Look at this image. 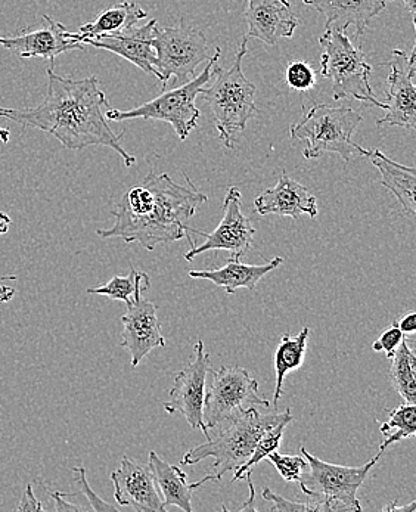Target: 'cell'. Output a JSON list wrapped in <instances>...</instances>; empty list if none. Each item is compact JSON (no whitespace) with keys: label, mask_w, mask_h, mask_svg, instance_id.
I'll return each instance as SVG.
<instances>
[{"label":"cell","mask_w":416,"mask_h":512,"mask_svg":"<svg viewBox=\"0 0 416 512\" xmlns=\"http://www.w3.org/2000/svg\"><path fill=\"white\" fill-rule=\"evenodd\" d=\"M48 95L42 104L33 108H0L2 119L24 127L39 129L57 138L68 150H85L93 145L108 147L123 158L126 167H132V157L120 144V136L111 129L105 117L110 108L107 96L99 89L95 76L88 79H65L48 71Z\"/></svg>","instance_id":"cell-1"},{"label":"cell","mask_w":416,"mask_h":512,"mask_svg":"<svg viewBox=\"0 0 416 512\" xmlns=\"http://www.w3.org/2000/svg\"><path fill=\"white\" fill-rule=\"evenodd\" d=\"M186 186L179 185L167 173L149 172L141 186L130 188L111 211L116 223L110 229H98L104 240L120 238L130 244L139 242L152 251L158 244H169L186 238L194 247L191 234L200 229L186 225L208 197L186 176Z\"/></svg>","instance_id":"cell-2"},{"label":"cell","mask_w":416,"mask_h":512,"mask_svg":"<svg viewBox=\"0 0 416 512\" xmlns=\"http://www.w3.org/2000/svg\"><path fill=\"white\" fill-rule=\"evenodd\" d=\"M291 409L284 412L262 414L259 408L239 411L225 420L207 428L206 442L195 446L183 455L182 465H195L206 458H213V471L200 480L201 486L219 482L228 471L238 470L250 459L260 436L268 428L282 421H293Z\"/></svg>","instance_id":"cell-3"},{"label":"cell","mask_w":416,"mask_h":512,"mask_svg":"<svg viewBox=\"0 0 416 512\" xmlns=\"http://www.w3.org/2000/svg\"><path fill=\"white\" fill-rule=\"evenodd\" d=\"M248 37L242 39L234 64L228 71L216 68V82L204 89V96L216 124L219 138L229 150L237 144L238 136L247 126L248 120L257 113L256 85L251 83L242 71V60L247 55Z\"/></svg>","instance_id":"cell-4"},{"label":"cell","mask_w":416,"mask_h":512,"mask_svg":"<svg viewBox=\"0 0 416 512\" xmlns=\"http://www.w3.org/2000/svg\"><path fill=\"white\" fill-rule=\"evenodd\" d=\"M301 453L306 458L307 470L298 484L301 492L312 499L310 504L315 505L318 512L362 511L357 492L365 483L369 471L380 461L383 452L378 451L362 467L329 464L307 451L304 446Z\"/></svg>","instance_id":"cell-5"},{"label":"cell","mask_w":416,"mask_h":512,"mask_svg":"<svg viewBox=\"0 0 416 512\" xmlns=\"http://www.w3.org/2000/svg\"><path fill=\"white\" fill-rule=\"evenodd\" d=\"M362 123V114L350 107H332L318 104L306 116L291 126V138L304 142V158L315 160L328 152H335L350 163L357 147L353 133Z\"/></svg>","instance_id":"cell-6"},{"label":"cell","mask_w":416,"mask_h":512,"mask_svg":"<svg viewBox=\"0 0 416 512\" xmlns=\"http://www.w3.org/2000/svg\"><path fill=\"white\" fill-rule=\"evenodd\" d=\"M324 54L321 57V74L332 82L335 101L353 98L374 107L384 108L369 85L371 64L366 61L362 49L356 48L346 31L328 29L319 39Z\"/></svg>","instance_id":"cell-7"},{"label":"cell","mask_w":416,"mask_h":512,"mask_svg":"<svg viewBox=\"0 0 416 512\" xmlns=\"http://www.w3.org/2000/svg\"><path fill=\"white\" fill-rule=\"evenodd\" d=\"M220 54L211 58L207 62L203 73L198 74L194 79L189 80L180 88L172 89L161 93L152 101L145 102L141 107L133 108V110L121 111L108 108L105 111V117L111 121H124L132 119L145 120H161L172 124L176 135L180 141H185L189 133L197 127L198 119H200V110H198L195 101L198 96L207 88L208 82L213 79L216 74L214 65L219 61Z\"/></svg>","instance_id":"cell-8"},{"label":"cell","mask_w":416,"mask_h":512,"mask_svg":"<svg viewBox=\"0 0 416 512\" xmlns=\"http://www.w3.org/2000/svg\"><path fill=\"white\" fill-rule=\"evenodd\" d=\"M152 48L155 52V68L160 74L161 82L167 83L170 77L186 80L195 76V71L203 62L220 54V48L214 46L204 36L203 31L192 27H164L158 23L152 30Z\"/></svg>","instance_id":"cell-9"},{"label":"cell","mask_w":416,"mask_h":512,"mask_svg":"<svg viewBox=\"0 0 416 512\" xmlns=\"http://www.w3.org/2000/svg\"><path fill=\"white\" fill-rule=\"evenodd\" d=\"M213 381L204 397V422L207 428L250 408H270V402L259 394V383L247 369L222 366L211 371Z\"/></svg>","instance_id":"cell-10"},{"label":"cell","mask_w":416,"mask_h":512,"mask_svg":"<svg viewBox=\"0 0 416 512\" xmlns=\"http://www.w3.org/2000/svg\"><path fill=\"white\" fill-rule=\"evenodd\" d=\"M241 198V192L237 186H229L223 201L222 222L211 234L198 231V235L206 238V241L191 247V250L185 254L188 262H192L195 257L208 251L225 250L231 253L232 259H241L250 251L254 244L256 229L253 228L250 217L242 213Z\"/></svg>","instance_id":"cell-11"},{"label":"cell","mask_w":416,"mask_h":512,"mask_svg":"<svg viewBox=\"0 0 416 512\" xmlns=\"http://www.w3.org/2000/svg\"><path fill=\"white\" fill-rule=\"evenodd\" d=\"M210 372V355L204 349V341L195 344L194 359L175 377L169 402L164 403L167 414L183 415L192 430L207 434L204 422V397H206L207 374Z\"/></svg>","instance_id":"cell-12"},{"label":"cell","mask_w":416,"mask_h":512,"mask_svg":"<svg viewBox=\"0 0 416 512\" xmlns=\"http://www.w3.org/2000/svg\"><path fill=\"white\" fill-rule=\"evenodd\" d=\"M151 282H142L133 294L132 302L127 304L126 315L121 316L120 346L129 350L130 365L138 368L139 363L157 349L166 347V338L161 332L160 319L157 316V306L149 300L144 299V293L148 290Z\"/></svg>","instance_id":"cell-13"},{"label":"cell","mask_w":416,"mask_h":512,"mask_svg":"<svg viewBox=\"0 0 416 512\" xmlns=\"http://www.w3.org/2000/svg\"><path fill=\"white\" fill-rule=\"evenodd\" d=\"M390 67L388 74L387 102L383 110V119L377 120L380 129L386 126H399L403 129L415 130L416 127V48L411 54L394 49L391 61L386 62Z\"/></svg>","instance_id":"cell-14"},{"label":"cell","mask_w":416,"mask_h":512,"mask_svg":"<svg viewBox=\"0 0 416 512\" xmlns=\"http://www.w3.org/2000/svg\"><path fill=\"white\" fill-rule=\"evenodd\" d=\"M0 45L20 58H43L54 67L55 58L65 52L83 49V43L68 37V30L49 15H43L40 29H26L12 37H0Z\"/></svg>","instance_id":"cell-15"},{"label":"cell","mask_w":416,"mask_h":512,"mask_svg":"<svg viewBox=\"0 0 416 512\" xmlns=\"http://www.w3.org/2000/svg\"><path fill=\"white\" fill-rule=\"evenodd\" d=\"M114 498L120 507H132L138 512H164L163 499L157 490L149 465H141L123 456L119 470L111 473Z\"/></svg>","instance_id":"cell-16"},{"label":"cell","mask_w":416,"mask_h":512,"mask_svg":"<svg viewBox=\"0 0 416 512\" xmlns=\"http://www.w3.org/2000/svg\"><path fill=\"white\" fill-rule=\"evenodd\" d=\"M245 23L248 39H259L275 46L282 37L294 36L298 23L288 0H247Z\"/></svg>","instance_id":"cell-17"},{"label":"cell","mask_w":416,"mask_h":512,"mask_svg":"<svg viewBox=\"0 0 416 512\" xmlns=\"http://www.w3.org/2000/svg\"><path fill=\"white\" fill-rule=\"evenodd\" d=\"M254 210L260 216L276 214L294 220L300 219L301 214L315 219L319 213L315 195L310 194L306 186L291 179L287 172H282L281 179L273 188L256 198Z\"/></svg>","instance_id":"cell-18"},{"label":"cell","mask_w":416,"mask_h":512,"mask_svg":"<svg viewBox=\"0 0 416 512\" xmlns=\"http://www.w3.org/2000/svg\"><path fill=\"white\" fill-rule=\"evenodd\" d=\"M157 24V20H151L144 27L121 31V33L104 34V36L95 37V39L85 40L86 45L93 48L104 49V51L113 52L136 67L141 68L145 73L160 79L157 68H155V52L151 45L152 30Z\"/></svg>","instance_id":"cell-19"},{"label":"cell","mask_w":416,"mask_h":512,"mask_svg":"<svg viewBox=\"0 0 416 512\" xmlns=\"http://www.w3.org/2000/svg\"><path fill=\"white\" fill-rule=\"evenodd\" d=\"M325 18V29L346 31L355 27V37L363 36L369 23L384 11L387 0H303Z\"/></svg>","instance_id":"cell-20"},{"label":"cell","mask_w":416,"mask_h":512,"mask_svg":"<svg viewBox=\"0 0 416 512\" xmlns=\"http://www.w3.org/2000/svg\"><path fill=\"white\" fill-rule=\"evenodd\" d=\"M284 263V257H275L265 265H247L239 259H231L223 268L210 269V271H191L192 279H206L213 282L216 287L223 288L228 294L237 293L239 288L256 290L257 284L268 273L275 271Z\"/></svg>","instance_id":"cell-21"},{"label":"cell","mask_w":416,"mask_h":512,"mask_svg":"<svg viewBox=\"0 0 416 512\" xmlns=\"http://www.w3.org/2000/svg\"><path fill=\"white\" fill-rule=\"evenodd\" d=\"M357 154L371 160V163L380 170L381 185L386 186L388 191L393 192L394 197L397 198L400 206L409 217H414L416 213L415 169L390 160L380 150H365V148L357 147Z\"/></svg>","instance_id":"cell-22"},{"label":"cell","mask_w":416,"mask_h":512,"mask_svg":"<svg viewBox=\"0 0 416 512\" xmlns=\"http://www.w3.org/2000/svg\"><path fill=\"white\" fill-rule=\"evenodd\" d=\"M149 468L154 474L155 483L163 493L164 507H178L185 512H192V492L200 489V482L188 483V476L178 465L164 461L157 452H149Z\"/></svg>","instance_id":"cell-23"},{"label":"cell","mask_w":416,"mask_h":512,"mask_svg":"<svg viewBox=\"0 0 416 512\" xmlns=\"http://www.w3.org/2000/svg\"><path fill=\"white\" fill-rule=\"evenodd\" d=\"M145 18H147V12L138 3L127 0V2L120 3L114 8L105 9L95 20L80 26L77 33L68 31V37L76 40V42L83 43L85 40L95 39V37L104 36V34L121 33V31L130 29Z\"/></svg>","instance_id":"cell-24"},{"label":"cell","mask_w":416,"mask_h":512,"mask_svg":"<svg viewBox=\"0 0 416 512\" xmlns=\"http://www.w3.org/2000/svg\"><path fill=\"white\" fill-rule=\"evenodd\" d=\"M309 327H304L300 334L293 337L291 334L282 335L281 343L276 347L273 353V363H275L276 386L273 394V402L278 405L279 399L284 393V381L290 372L301 368L306 358L307 338H309Z\"/></svg>","instance_id":"cell-25"},{"label":"cell","mask_w":416,"mask_h":512,"mask_svg":"<svg viewBox=\"0 0 416 512\" xmlns=\"http://www.w3.org/2000/svg\"><path fill=\"white\" fill-rule=\"evenodd\" d=\"M391 386L406 403L416 405V356L414 340H403L391 358Z\"/></svg>","instance_id":"cell-26"},{"label":"cell","mask_w":416,"mask_h":512,"mask_svg":"<svg viewBox=\"0 0 416 512\" xmlns=\"http://www.w3.org/2000/svg\"><path fill=\"white\" fill-rule=\"evenodd\" d=\"M384 442L381 443L380 451L386 452L387 448L406 439H414L416 434V405L403 403L399 408L393 409L388 414V421L380 425Z\"/></svg>","instance_id":"cell-27"},{"label":"cell","mask_w":416,"mask_h":512,"mask_svg":"<svg viewBox=\"0 0 416 512\" xmlns=\"http://www.w3.org/2000/svg\"><path fill=\"white\" fill-rule=\"evenodd\" d=\"M291 421H282L279 424L273 425L268 428L265 433L260 436L259 442H257L256 448L251 453L250 459L245 462L244 465L234 471V479L232 482H238V480L244 479L245 474L253 473L254 468L268 458L270 453L279 451L281 448L282 437H284V430Z\"/></svg>","instance_id":"cell-28"},{"label":"cell","mask_w":416,"mask_h":512,"mask_svg":"<svg viewBox=\"0 0 416 512\" xmlns=\"http://www.w3.org/2000/svg\"><path fill=\"white\" fill-rule=\"evenodd\" d=\"M142 282H151L148 273L138 272L133 266H130L129 275H116L113 276L110 282L99 287L88 288L89 294H99V296L110 297L111 300L130 304L132 302L133 294L136 288Z\"/></svg>","instance_id":"cell-29"},{"label":"cell","mask_w":416,"mask_h":512,"mask_svg":"<svg viewBox=\"0 0 416 512\" xmlns=\"http://www.w3.org/2000/svg\"><path fill=\"white\" fill-rule=\"evenodd\" d=\"M266 459L281 474L285 482H300L307 470V461L301 455H284L276 451L270 453Z\"/></svg>","instance_id":"cell-30"},{"label":"cell","mask_w":416,"mask_h":512,"mask_svg":"<svg viewBox=\"0 0 416 512\" xmlns=\"http://www.w3.org/2000/svg\"><path fill=\"white\" fill-rule=\"evenodd\" d=\"M285 82L293 91L307 92L315 88L316 73L307 62H290L285 68Z\"/></svg>","instance_id":"cell-31"},{"label":"cell","mask_w":416,"mask_h":512,"mask_svg":"<svg viewBox=\"0 0 416 512\" xmlns=\"http://www.w3.org/2000/svg\"><path fill=\"white\" fill-rule=\"evenodd\" d=\"M405 338L406 335L393 324L375 340V343L372 344V350L377 353L384 352L387 359H391Z\"/></svg>","instance_id":"cell-32"},{"label":"cell","mask_w":416,"mask_h":512,"mask_svg":"<svg viewBox=\"0 0 416 512\" xmlns=\"http://www.w3.org/2000/svg\"><path fill=\"white\" fill-rule=\"evenodd\" d=\"M73 473L76 474V482L79 484L80 489H82L83 495L88 498L90 504V510L93 511H117L119 508L116 505L107 504V502L102 501L92 489H90L88 479H86V470L85 467H76L73 468Z\"/></svg>","instance_id":"cell-33"},{"label":"cell","mask_w":416,"mask_h":512,"mask_svg":"<svg viewBox=\"0 0 416 512\" xmlns=\"http://www.w3.org/2000/svg\"><path fill=\"white\" fill-rule=\"evenodd\" d=\"M262 496L265 501L272 502L273 507L270 511H309L318 512L313 504H298V502H291L288 499L282 498L278 493H273L269 487L262 490Z\"/></svg>","instance_id":"cell-34"},{"label":"cell","mask_w":416,"mask_h":512,"mask_svg":"<svg viewBox=\"0 0 416 512\" xmlns=\"http://www.w3.org/2000/svg\"><path fill=\"white\" fill-rule=\"evenodd\" d=\"M17 511H43V505L34 496L31 484L24 490V495L21 498L20 505L17 507Z\"/></svg>","instance_id":"cell-35"},{"label":"cell","mask_w":416,"mask_h":512,"mask_svg":"<svg viewBox=\"0 0 416 512\" xmlns=\"http://www.w3.org/2000/svg\"><path fill=\"white\" fill-rule=\"evenodd\" d=\"M51 498L55 501V510L58 512L65 511H88L89 508L80 507V505L71 504L67 501V493L51 492Z\"/></svg>","instance_id":"cell-36"},{"label":"cell","mask_w":416,"mask_h":512,"mask_svg":"<svg viewBox=\"0 0 416 512\" xmlns=\"http://www.w3.org/2000/svg\"><path fill=\"white\" fill-rule=\"evenodd\" d=\"M393 324L396 325L403 334L412 335L416 331V313H406V315H403L399 321L393 322Z\"/></svg>","instance_id":"cell-37"},{"label":"cell","mask_w":416,"mask_h":512,"mask_svg":"<svg viewBox=\"0 0 416 512\" xmlns=\"http://www.w3.org/2000/svg\"><path fill=\"white\" fill-rule=\"evenodd\" d=\"M251 476H253V473H247L244 476V480H247V483H248V489H250V498H248V501L245 502L244 505H241V507L238 508V512L257 511L256 489H254V484H253V480H251Z\"/></svg>","instance_id":"cell-38"},{"label":"cell","mask_w":416,"mask_h":512,"mask_svg":"<svg viewBox=\"0 0 416 512\" xmlns=\"http://www.w3.org/2000/svg\"><path fill=\"white\" fill-rule=\"evenodd\" d=\"M17 279V275L0 276V282L17 281ZM15 293H17L15 288L6 287V285H0V303L11 302V300L14 299Z\"/></svg>","instance_id":"cell-39"},{"label":"cell","mask_w":416,"mask_h":512,"mask_svg":"<svg viewBox=\"0 0 416 512\" xmlns=\"http://www.w3.org/2000/svg\"><path fill=\"white\" fill-rule=\"evenodd\" d=\"M12 225L11 217L8 214L0 211V235L6 234L9 231V226Z\"/></svg>","instance_id":"cell-40"},{"label":"cell","mask_w":416,"mask_h":512,"mask_svg":"<svg viewBox=\"0 0 416 512\" xmlns=\"http://www.w3.org/2000/svg\"><path fill=\"white\" fill-rule=\"evenodd\" d=\"M416 508L415 502H411L409 505H405V507H397L396 501L393 502V504L388 505V507L384 508V511H391V512H397V511H405V512H414Z\"/></svg>","instance_id":"cell-41"},{"label":"cell","mask_w":416,"mask_h":512,"mask_svg":"<svg viewBox=\"0 0 416 512\" xmlns=\"http://www.w3.org/2000/svg\"><path fill=\"white\" fill-rule=\"evenodd\" d=\"M403 3H405L406 9H408L409 15H411L412 24H415V17H416V0H402Z\"/></svg>","instance_id":"cell-42"},{"label":"cell","mask_w":416,"mask_h":512,"mask_svg":"<svg viewBox=\"0 0 416 512\" xmlns=\"http://www.w3.org/2000/svg\"><path fill=\"white\" fill-rule=\"evenodd\" d=\"M0 141H2L3 144H8V142L11 141V133L2 126H0Z\"/></svg>","instance_id":"cell-43"}]
</instances>
